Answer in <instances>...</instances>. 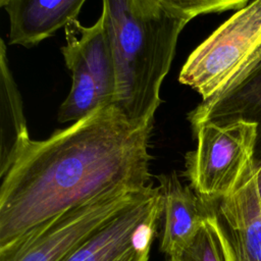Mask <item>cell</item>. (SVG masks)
Instances as JSON below:
<instances>
[{
  "label": "cell",
  "mask_w": 261,
  "mask_h": 261,
  "mask_svg": "<svg viewBox=\"0 0 261 261\" xmlns=\"http://www.w3.org/2000/svg\"><path fill=\"white\" fill-rule=\"evenodd\" d=\"M193 132L197 146L187 153L184 172L190 187L206 201L231 194L252 174L256 125L204 121Z\"/></svg>",
  "instance_id": "3"
},
{
  "label": "cell",
  "mask_w": 261,
  "mask_h": 261,
  "mask_svg": "<svg viewBox=\"0 0 261 261\" xmlns=\"http://www.w3.org/2000/svg\"><path fill=\"white\" fill-rule=\"evenodd\" d=\"M145 190L114 191L70 208L0 248V261H62Z\"/></svg>",
  "instance_id": "6"
},
{
  "label": "cell",
  "mask_w": 261,
  "mask_h": 261,
  "mask_svg": "<svg viewBox=\"0 0 261 261\" xmlns=\"http://www.w3.org/2000/svg\"><path fill=\"white\" fill-rule=\"evenodd\" d=\"M261 45V0L217 28L188 57L178 81L209 100L222 91Z\"/></svg>",
  "instance_id": "5"
},
{
  "label": "cell",
  "mask_w": 261,
  "mask_h": 261,
  "mask_svg": "<svg viewBox=\"0 0 261 261\" xmlns=\"http://www.w3.org/2000/svg\"><path fill=\"white\" fill-rule=\"evenodd\" d=\"M87 0H0L6 10L9 43L33 47L77 19Z\"/></svg>",
  "instance_id": "10"
},
{
  "label": "cell",
  "mask_w": 261,
  "mask_h": 261,
  "mask_svg": "<svg viewBox=\"0 0 261 261\" xmlns=\"http://www.w3.org/2000/svg\"><path fill=\"white\" fill-rule=\"evenodd\" d=\"M203 203L227 261H261V199L253 175L231 194Z\"/></svg>",
  "instance_id": "8"
},
{
  "label": "cell",
  "mask_w": 261,
  "mask_h": 261,
  "mask_svg": "<svg viewBox=\"0 0 261 261\" xmlns=\"http://www.w3.org/2000/svg\"><path fill=\"white\" fill-rule=\"evenodd\" d=\"M162 198L153 184L62 261H148Z\"/></svg>",
  "instance_id": "7"
},
{
  "label": "cell",
  "mask_w": 261,
  "mask_h": 261,
  "mask_svg": "<svg viewBox=\"0 0 261 261\" xmlns=\"http://www.w3.org/2000/svg\"><path fill=\"white\" fill-rule=\"evenodd\" d=\"M117 73L116 104L138 122L154 121L186 20L157 0H102Z\"/></svg>",
  "instance_id": "2"
},
{
  "label": "cell",
  "mask_w": 261,
  "mask_h": 261,
  "mask_svg": "<svg viewBox=\"0 0 261 261\" xmlns=\"http://www.w3.org/2000/svg\"><path fill=\"white\" fill-rule=\"evenodd\" d=\"M152 127L110 104L31 140L0 170V248L99 196L147 189Z\"/></svg>",
  "instance_id": "1"
},
{
  "label": "cell",
  "mask_w": 261,
  "mask_h": 261,
  "mask_svg": "<svg viewBox=\"0 0 261 261\" xmlns=\"http://www.w3.org/2000/svg\"><path fill=\"white\" fill-rule=\"evenodd\" d=\"M252 175L255 179L256 187H257L260 199H261V163L258 164L256 167H254V169L252 171Z\"/></svg>",
  "instance_id": "15"
},
{
  "label": "cell",
  "mask_w": 261,
  "mask_h": 261,
  "mask_svg": "<svg viewBox=\"0 0 261 261\" xmlns=\"http://www.w3.org/2000/svg\"><path fill=\"white\" fill-rule=\"evenodd\" d=\"M6 45L0 41V170L31 141L20 93L11 73Z\"/></svg>",
  "instance_id": "12"
},
{
  "label": "cell",
  "mask_w": 261,
  "mask_h": 261,
  "mask_svg": "<svg viewBox=\"0 0 261 261\" xmlns=\"http://www.w3.org/2000/svg\"><path fill=\"white\" fill-rule=\"evenodd\" d=\"M174 16L189 22L195 16L228 9H241L250 0H157Z\"/></svg>",
  "instance_id": "14"
},
{
  "label": "cell",
  "mask_w": 261,
  "mask_h": 261,
  "mask_svg": "<svg viewBox=\"0 0 261 261\" xmlns=\"http://www.w3.org/2000/svg\"><path fill=\"white\" fill-rule=\"evenodd\" d=\"M167 261H227L219 234L207 217L184 248L167 256Z\"/></svg>",
  "instance_id": "13"
},
{
  "label": "cell",
  "mask_w": 261,
  "mask_h": 261,
  "mask_svg": "<svg viewBox=\"0 0 261 261\" xmlns=\"http://www.w3.org/2000/svg\"><path fill=\"white\" fill-rule=\"evenodd\" d=\"M188 120L192 128L204 121L254 123L253 169L261 163V45L228 85L213 98L202 101L188 114Z\"/></svg>",
  "instance_id": "9"
},
{
  "label": "cell",
  "mask_w": 261,
  "mask_h": 261,
  "mask_svg": "<svg viewBox=\"0 0 261 261\" xmlns=\"http://www.w3.org/2000/svg\"><path fill=\"white\" fill-rule=\"evenodd\" d=\"M156 177L164 216L160 250L169 256L191 242L208 215L203 200L175 171Z\"/></svg>",
  "instance_id": "11"
},
{
  "label": "cell",
  "mask_w": 261,
  "mask_h": 261,
  "mask_svg": "<svg viewBox=\"0 0 261 261\" xmlns=\"http://www.w3.org/2000/svg\"><path fill=\"white\" fill-rule=\"evenodd\" d=\"M64 33L61 53L71 73V87L59 107L61 123L75 122L102 106L116 104L117 99L116 66L103 15L91 27L74 19Z\"/></svg>",
  "instance_id": "4"
}]
</instances>
